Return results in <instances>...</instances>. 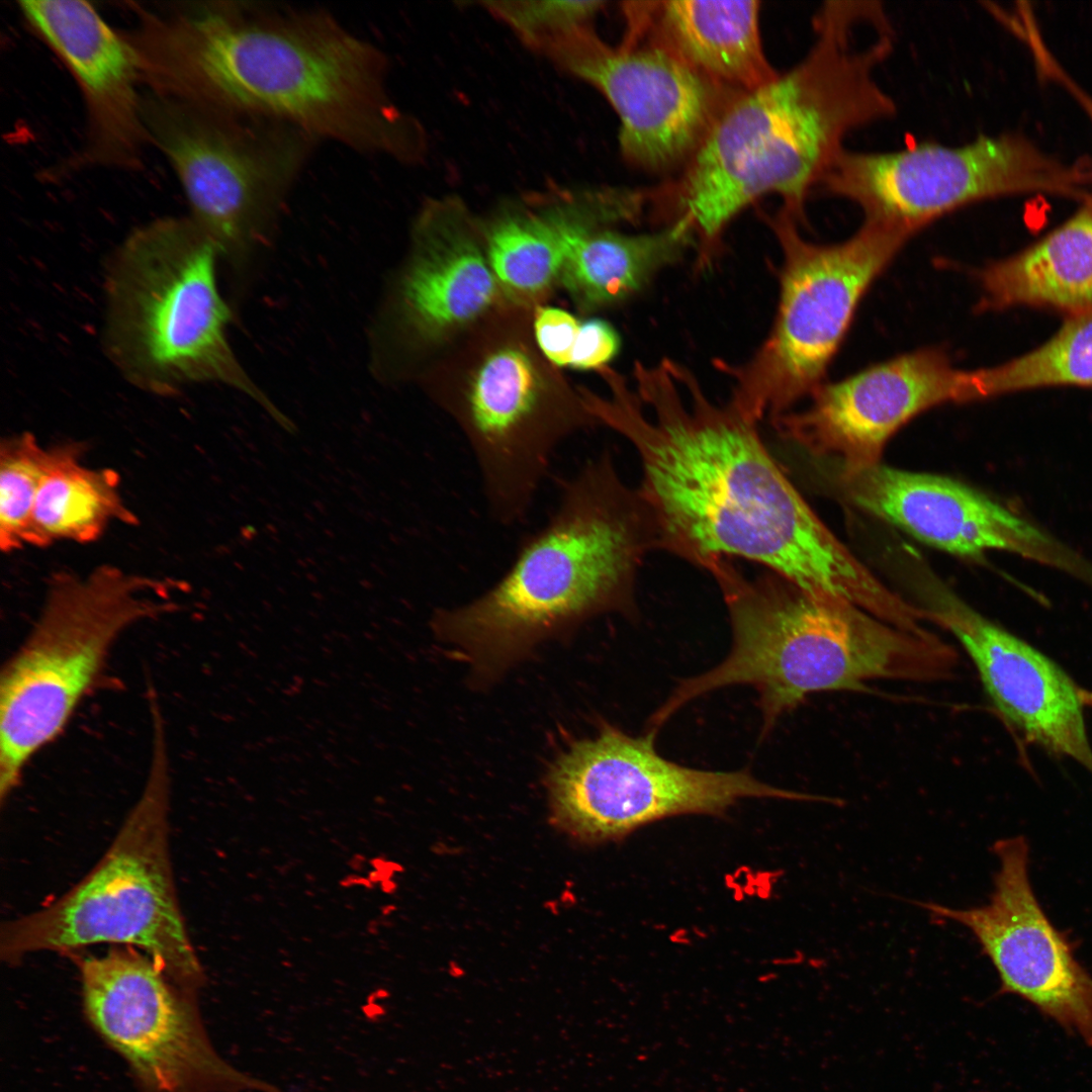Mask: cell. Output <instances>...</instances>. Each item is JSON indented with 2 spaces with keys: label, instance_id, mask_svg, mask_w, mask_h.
<instances>
[{
  "label": "cell",
  "instance_id": "23",
  "mask_svg": "<svg viewBox=\"0 0 1092 1092\" xmlns=\"http://www.w3.org/2000/svg\"><path fill=\"white\" fill-rule=\"evenodd\" d=\"M609 218L603 209L578 214L560 274L568 292L587 309L629 299L697 246L693 230L682 219L643 234L596 228Z\"/></svg>",
  "mask_w": 1092,
  "mask_h": 1092
},
{
  "label": "cell",
  "instance_id": "13",
  "mask_svg": "<svg viewBox=\"0 0 1092 1092\" xmlns=\"http://www.w3.org/2000/svg\"><path fill=\"white\" fill-rule=\"evenodd\" d=\"M85 1012L127 1062L142 1092H284L213 1048L195 995L135 947L80 962Z\"/></svg>",
  "mask_w": 1092,
  "mask_h": 1092
},
{
  "label": "cell",
  "instance_id": "28",
  "mask_svg": "<svg viewBox=\"0 0 1092 1092\" xmlns=\"http://www.w3.org/2000/svg\"><path fill=\"white\" fill-rule=\"evenodd\" d=\"M482 5L528 46L545 52L552 43L592 25L603 1H486Z\"/></svg>",
  "mask_w": 1092,
  "mask_h": 1092
},
{
  "label": "cell",
  "instance_id": "8",
  "mask_svg": "<svg viewBox=\"0 0 1092 1092\" xmlns=\"http://www.w3.org/2000/svg\"><path fill=\"white\" fill-rule=\"evenodd\" d=\"M148 142L168 159L189 217L243 285L270 247L287 195L316 142L282 121L142 96Z\"/></svg>",
  "mask_w": 1092,
  "mask_h": 1092
},
{
  "label": "cell",
  "instance_id": "7",
  "mask_svg": "<svg viewBox=\"0 0 1092 1092\" xmlns=\"http://www.w3.org/2000/svg\"><path fill=\"white\" fill-rule=\"evenodd\" d=\"M153 732L146 784L110 846L62 896L2 924L3 962L105 942L140 948L185 991L196 994L204 984L172 871L170 769L162 718H154Z\"/></svg>",
  "mask_w": 1092,
  "mask_h": 1092
},
{
  "label": "cell",
  "instance_id": "27",
  "mask_svg": "<svg viewBox=\"0 0 1092 1092\" xmlns=\"http://www.w3.org/2000/svg\"><path fill=\"white\" fill-rule=\"evenodd\" d=\"M30 433L3 439L0 449V547L11 552L28 545L37 490L51 461Z\"/></svg>",
  "mask_w": 1092,
  "mask_h": 1092
},
{
  "label": "cell",
  "instance_id": "30",
  "mask_svg": "<svg viewBox=\"0 0 1092 1092\" xmlns=\"http://www.w3.org/2000/svg\"><path fill=\"white\" fill-rule=\"evenodd\" d=\"M620 347V336L612 325L590 318L580 324L569 366L581 370L601 368L618 354Z\"/></svg>",
  "mask_w": 1092,
  "mask_h": 1092
},
{
  "label": "cell",
  "instance_id": "6",
  "mask_svg": "<svg viewBox=\"0 0 1092 1092\" xmlns=\"http://www.w3.org/2000/svg\"><path fill=\"white\" fill-rule=\"evenodd\" d=\"M218 263L214 245L189 216L131 231L105 265V355L139 389L170 395L191 384H223L289 429L229 342L232 312L218 289Z\"/></svg>",
  "mask_w": 1092,
  "mask_h": 1092
},
{
  "label": "cell",
  "instance_id": "20",
  "mask_svg": "<svg viewBox=\"0 0 1092 1092\" xmlns=\"http://www.w3.org/2000/svg\"><path fill=\"white\" fill-rule=\"evenodd\" d=\"M19 7L82 90L87 139L77 162L138 169L148 138L138 60L127 39L85 1H21Z\"/></svg>",
  "mask_w": 1092,
  "mask_h": 1092
},
{
  "label": "cell",
  "instance_id": "26",
  "mask_svg": "<svg viewBox=\"0 0 1092 1092\" xmlns=\"http://www.w3.org/2000/svg\"><path fill=\"white\" fill-rule=\"evenodd\" d=\"M971 401L1058 386L1092 388V311L1065 318L1032 350L993 366L969 370Z\"/></svg>",
  "mask_w": 1092,
  "mask_h": 1092
},
{
  "label": "cell",
  "instance_id": "10",
  "mask_svg": "<svg viewBox=\"0 0 1092 1092\" xmlns=\"http://www.w3.org/2000/svg\"><path fill=\"white\" fill-rule=\"evenodd\" d=\"M765 218L783 255L775 321L748 360L718 363L733 380L729 402L756 423L789 413L824 383L863 295L913 236L863 219L847 240L818 244L783 208Z\"/></svg>",
  "mask_w": 1092,
  "mask_h": 1092
},
{
  "label": "cell",
  "instance_id": "3",
  "mask_svg": "<svg viewBox=\"0 0 1092 1092\" xmlns=\"http://www.w3.org/2000/svg\"><path fill=\"white\" fill-rule=\"evenodd\" d=\"M873 1H828L813 18L807 55L770 82L730 101L678 178L659 188L669 220L692 228L702 262L728 223L764 195L799 221L853 130L896 114L876 72L894 49L892 24Z\"/></svg>",
  "mask_w": 1092,
  "mask_h": 1092
},
{
  "label": "cell",
  "instance_id": "11",
  "mask_svg": "<svg viewBox=\"0 0 1092 1092\" xmlns=\"http://www.w3.org/2000/svg\"><path fill=\"white\" fill-rule=\"evenodd\" d=\"M1092 169L1044 153L1026 136L979 135L962 146L923 143L895 152L844 149L822 179L826 194L855 203L864 220L912 235L988 199L1044 193L1084 201Z\"/></svg>",
  "mask_w": 1092,
  "mask_h": 1092
},
{
  "label": "cell",
  "instance_id": "16",
  "mask_svg": "<svg viewBox=\"0 0 1092 1092\" xmlns=\"http://www.w3.org/2000/svg\"><path fill=\"white\" fill-rule=\"evenodd\" d=\"M992 850L999 869L987 904L963 909L913 904L973 933L998 973L1000 993L1023 998L1092 1046V977L1033 893L1027 841L1022 836L1004 838Z\"/></svg>",
  "mask_w": 1092,
  "mask_h": 1092
},
{
  "label": "cell",
  "instance_id": "22",
  "mask_svg": "<svg viewBox=\"0 0 1092 1092\" xmlns=\"http://www.w3.org/2000/svg\"><path fill=\"white\" fill-rule=\"evenodd\" d=\"M979 312L1032 307L1066 317L1092 311V194L1045 236L976 273Z\"/></svg>",
  "mask_w": 1092,
  "mask_h": 1092
},
{
  "label": "cell",
  "instance_id": "31",
  "mask_svg": "<svg viewBox=\"0 0 1092 1092\" xmlns=\"http://www.w3.org/2000/svg\"><path fill=\"white\" fill-rule=\"evenodd\" d=\"M1032 57L1039 74L1062 85L1080 104L1092 125V96L1084 90L1054 58L1048 47L1036 48Z\"/></svg>",
  "mask_w": 1092,
  "mask_h": 1092
},
{
  "label": "cell",
  "instance_id": "1",
  "mask_svg": "<svg viewBox=\"0 0 1092 1092\" xmlns=\"http://www.w3.org/2000/svg\"><path fill=\"white\" fill-rule=\"evenodd\" d=\"M636 390L612 374V397L589 395L594 421L636 450L638 488L657 549L706 569L732 558L768 567L800 588L867 611L887 586L814 513L765 448L757 423L714 403L670 359L635 365Z\"/></svg>",
  "mask_w": 1092,
  "mask_h": 1092
},
{
  "label": "cell",
  "instance_id": "2",
  "mask_svg": "<svg viewBox=\"0 0 1092 1092\" xmlns=\"http://www.w3.org/2000/svg\"><path fill=\"white\" fill-rule=\"evenodd\" d=\"M139 16L129 41L152 92L362 154L422 155L421 125L388 94L385 56L323 9L202 2Z\"/></svg>",
  "mask_w": 1092,
  "mask_h": 1092
},
{
  "label": "cell",
  "instance_id": "25",
  "mask_svg": "<svg viewBox=\"0 0 1092 1092\" xmlns=\"http://www.w3.org/2000/svg\"><path fill=\"white\" fill-rule=\"evenodd\" d=\"M577 210L512 213L494 221L487 233V257L496 281L523 296L547 289L560 277Z\"/></svg>",
  "mask_w": 1092,
  "mask_h": 1092
},
{
  "label": "cell",
  "instance_id": "5",
  "mask_svg": "<svg viewBox=\"0 0 1092 1092\" xmlns=\"http://www.w3.org/2000/svg\"><path fill=\"white\" fill-rule=\"evenodd\" d=\"M709 572L728 609L732 647L717 666L679 682L651 717L658 727L690 701L734 685L757 692L767 733L816 693L858 692L875 680L939 682L957 671V649L930 630H903L774 572L749 578L732 560Z\"/></svg>",
  "mask_w": 1092,
  "mask_h": 1092
},
{
  "label": "cell",
  "instance_id": "19",
  "mask_svg": "<svg viewBox=\"0 0 1092 1092\" xmlns=\"http://www.w3.org/2000/svg\"><path fill=\"white\" fill-rule=\"evenodd\" d=\"M455 209L454 201H436L421 213L414 253L370 324V371L400 345L436 340L491 304L496 279L478 246L453 228Z\"/></svg>",
  "mask_w": 1092,
  "mask_h": 1092
},
{
  "label": "cell",
  "instance_id": "21",
  "mask_svg": "<svg viewBox=\"0 0 1092 1092\" xmlns=\"http://www.w3.org/2000/svg\"><path fill=\"white\" fill-rule=\"evenodd\" d=\"M624 38L651 43L737 97L779 72L764 53L755 0H663L623 4Z\"/></svg>",
  "mask_w": 1092,
  "mask_h": 1092
},
{
  "label": "cell",
  "instance_id": "24",
  "mask_svg": "<svg viewBox=\"0 0 1092 1092\" xmlns=\"http://www.w3.org/2000/svg\"><path fill=\"white\" fill-rule=\"evenodd\" d=\"M81 454L80 445L53 447L32 510L28 545L88 543L113 522L136 523L121 497L117 473L84 466Z\"/></svg>",
  "mask_w": 1092,
  "mask_h": 1092
},
{
  "label": "cell",
  "instance_id": "17",
  "mask_svg": "<svg viewBox=\"0 0 1092 1092\" xmlns=\"http://www.w3.org/2000/svg\"><path fill=\"white\" fill-rule=\"evenodd\" d=\"M810 397L808 407L772 423L811 455L853 471L880 463L888 440L919 414L969 402V370L956 368L942 349H918L824 382Z\"/></svg>",
  "mask_w": 1092,
  "mask_h": 1092
},
{
  "label": "cell",
  "instance_id": "9",
  "mask_svg": "<svg viewBox=\"0 0 1092 1092\" xmlns=\"http://www.w3.org/2000/svg\"><path fill=\"white\" fill-rule=\"evenodd\" d=\"M164 582L99 566L58 574L0 682V797L12 793L28 761L64 730L130 626L171 611Z\"/></svg>",
  "mask_w": 1092,
  "mask_h": 1092
},
{
  "label": "cell",
  "instance_id": "14",
  "mask_svg": "<svg viewBox=\"0 0 1092 1092\" xmlns=\"http://www.w3.org/2000/svg\"><path fill=\"white\" fill-rule=\"evenodd\" d=\"M545 54L608 100L620 120L623 157L650 172L682 168L735 98L663 50L624 37L613 47L592 25Z\"/></svg>",
  "mask_w": 1092,
  "mask_h": 1092
},
{
  "label": "cell",
  "instance_id": "18",
  "mask_svg": "<svg viewBox=\"0 0 1092 1092\" xmlns=\"http://www.w3.org/2000/svg\"><path fill=\"white\" fill-rule=\"evenodd\" d=\"M838 492L854 507L915 539L962 557L999 550L1081 578L1091 565L1024 518L958 480L886 466L838 469Z\"/></svg>",
  "mask_w": 1092,
  "mask_h": 1092
},
{
  "label": "cell",
  "instance_id": "12",
  "mask_svg": "<svg viewBox=\"0 0 1092 1092\" xmlns=\"http://www.w3.org/2000/svg\"><path fill=\"white\" fill-rule=\"evenodd\" d=\"M656 735L648 730L634 737L604 724L597 735L561 752L546 777L557 822L580 838L603 841L669 817L720 815L747 798L815 800L762 783L748 770L675 763L657 752Z\"/></svg>",
  "mask_w": 1092,
  "mask_h": 1092
},
{
  "label": "cell",
  "instance_id": "4",
  "mask_svg": "<svg viewBox=\"0 0 1092 1092\" xmlns=\"http://www.w3.org/2000/svg\"><path fill=\"white\" fill-rule=\"evenodd\" d=\"M655 548L638 488L601 453L564 481L555 509L521 541L499 579L464 605L438 609L432 630L476 685H490L545 640L598 615L629 612L639 567Z\"/></svg>",
  "mask_w": 1092,
  "mask_h": 1092
},
{
  "label": "cell",
  "instance_id": "15",
  "mask_svg": "<svg viewBox=\"0 0 1092 1092\" xmlns=\"http://www.w3.org/2000/svg\"><path fill=\"white\" fill-rule=\"evenodd\" d=\"M915 604L961 644L1001 719L1024 741L1092 774L1085 711L1092 693L1057 662L991 621L932 573L918 556L904 565Z\"/></svg>",
  "mask_w": 1092,
  "mask_h": 1092
},
{
  "label": "cell",
  "instance_id": "29",
  "mask_svg": "<svg viewBox=\"0 0 1092 1092\" xmlns=\"http://www.w3.org/2000/svg\"><path fill=\"white\" fill-rule=\"evenodd\" d=\"M580 324L558 307H542L535 316L537 343L544 355L558 366H569Z\"/></svg>",
  "mask_w": 1092,
  "mask_h": 1092
}]
</instances>
